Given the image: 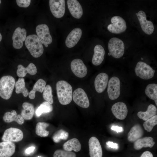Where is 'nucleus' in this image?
I'll return each mask as SVG.
<instances>
[{
  "instance_id": "nucleus-17",
  "label": "nucleus",
  "mask_w": 157,
  "mask_h": 157,
  "mask_svg": "<svg viewBox=\"0 0 157 157\" xmlns=\"http://www.w3.org/2000/svg\"><path fill=\"white\" fill-rule=\"evenodd\" d=\"M82 35L81 29L79 28L73 29L66 37L65 43L67 47L71 48L77 44Z\"/></svg>"
},
{
  "instance_id": "nucleus-28",
  "label": "nucleus",
  "mask_w": 157,
  "mask_h": 157,
  "mask_svg": "<svg viewBox=\"0 0 157 157\" xmlns=\"http://www.w3.org/2000/svg\"><path fill=\"white\" fill-rule=\"evenodd\" d=\"M157 111V109L156 107L151 104L148 106L146 111H139L137 113V115L139 118L145 121L156 115Z\"/></svg>"
},
{
  "instance_id": "nucleus-25",
  "label": "nucleus",
  "mask_w": 157,
  "mask_h": 157,
  "mask_svg": "<svg viewBox=\"0 0 157 157\" xmlns=\"http://www.w3.org/2000/svg\"><path fill=\"white\" fill-rule=\"evenodd\" d=\"M155 142L153 138L151 137H146L140 138L135 142L134 148L136 150H139L143 147H152Z\"/></svg>"
},
{
  "instance_id": "nucleus-32",
  "label": "nucleus",
  "mask_w": 157,
  "mask_h": 157,
  "mask_svg": "<svg viewBox=\"0 0 157 157\" xmlns=\"http://www.w3.org/2000/svg\"><path fill=\"white\" fill-rule=\"evenodd\" d=\"M53 109L52 104L44 101L40 104L36 110L35 114L37 117H39L42 114L51 112Z\"/></svg>"
},
{
  "instance_id": "nucleus-18",
  "label": "nucleus",
  "mask_w": 157,
  "mask_h": 157,
  "mask_svg": "<svg viewBox=\"0 0 157 157\" xmlns=\"http://www.w3.org/2000/svg\"><path fill=\"white\" fill-rule=\"evenodd\" d=\"M108 82V76L105 73L99 74L96 77L94 85L97 92L101 93L106 89Z\"/></svg>"
},
{
  "instance_id": "nucleus-19",
  "label": "nucleus",
  "mask_w": 157,
  "mask_h": 157,
  "mask_svg": "<svg viewBox=\"0 0 157 157\" xmlns=\"http://www.w3.org/2000/svg\"><path fill=\"white\" fill-rule=\"evenodd\" d=\"M68 8L72 16L77 19L80 18L83 14L82 8L76 0L67 1Z\"/></svg>"
},
{
  "instance_id": "nucleus-44",
  "label": "nucleus",
  "mask_w": 157,
  "mask_h": 157,
  "mask_svg": "<svg viewBox=\"0 0 157 157\" xmlns=\"http://www.w3.org/2000/svg\"><path fill=\"white\" fill-rule=\"evenodd\" d=\"M1 0H0V4L1 3Z\"/></svg>"
},
{
  "instance_id": "nucleus-31",
  "label": "nucleus",
  "mask_w": 157,
  "mask_h": 157,
  "mask_svg": "<svg viewBox=\"0 0 157 157\" xmlns=\"http://www.w3.org/2000/svg\"><path fill=\"white\" fill-rule=\"evenodd\" d=\"M15 92L17 94L22 93L23 96L26 97L28 95L29 92L25 87L24 79L19 78L15 83Z\"/></svg>"
},
{
  "instance_id": "nucleus-14",
  "label": "nucleus",
  "mask_w": 157,
  "mask_h": 157,
  "mask_svg": "<svg viewBox=\"0 0 157 157\" xmlns=\"http://www.w3.org/2000/svg\"><path fill=\"white\" fill-rule=\"evenodd\" d=\"M26 31L24 28H17L15 30L12 36L13 45V47L17 49L21 48L23 45V42L25 40Z\"/></svg>"
},
{
  "instance_id": "nucleus-13",
  "label": "nucleus",
  "mask_w": 157,
  "mask_h": 157,
  "mask_svg": "<svg viewBox=\"0 0 157 157\" xmlns=\"http://www.w3.org/2000/svg\"><path fill=\"white\" fill-rule=\"evenodd\" d=\"M137 15L143 31L147 34H151L154 30V25L152 22L147 20L145 13L143 10H140Z\"/></svg>"
},
{
  "instance_id": "nucleus-4",
  "label": "nucleus",
  "mask_w": 157,
  "mask_h": 157,
  "mask_svg": "<svg viewBox=\"0 0 157 157\" xmlns=\"http://www.w3.org/2000/svg\"><path fill=\"white\" fill-rule=\"evenodd\" d=\"M108 48L109 53L115 58H119L124 54V44L119 38L116 37L111 38L108 42Z\"/></svg>"
},
{
  "instance_id": "nucleus-41",
  "label": "nucleus",
  "mask_w": 157,
  "mask_h": 157,
  "mask_svg": "<svg viewBox=\"0 0 157 157\" xmlns=\"http://www.w3.org/2000/svg\"><path fill=\"white\" fill-rule=\"evenodd\" d=\"M140 157H153V156L150 152L146 151L143 152Z\"/></svg>"
},
{
  "instance_id": "nucleus-29",
  "label": "nucleus",
  "mask_w": 157,
  "mask_h": 157,
  "mask_svg": "<svg viewBox=\"0 0 157 157\" xmlns=\"http://www.w3.org/2000/svg\"><path fill=\"white\" fill-rule=\"evenodd\" d=\"M46 84V82L44 80L41 78L39 79L34 85L33 89L29 92V98L31 99H34L35 96V92L37 91L42 92Z\"/></svg>"
},
{
  "instance_id": "nucleus-27",
  "label": "nucleus",
  "mask_w": 157,
  "mask_h": 157,
  "mask_svg": "<svg viewBox=\"0 0 157 157\" xmlns=\"http://www.w3.org/2000/svg\"><path fill=\"white\" fill-rule=\"evenodd\" d=\"M63 147L64 150L71 151L72 150L78 152L81 149V144L78 140L76 138H73L65 142Z\"/></svg>"
},
{
  "instance_id": "nucleus-22",
  "label": "nucleus",
  "mask_w": 157,
  "mask_h": 157,
  "mask_svg": "<svg viewBox=\"0 0 157 157\" xmlns=\"http://www.w3.org/2000/svg\"><path fill=\"white\" fill-rule=\"evenodd\" d=\"M37 72V68L33 63H30L26 67L20 64L17 66V74L18 77L23 78L25 77L27 73L32 75H35Z\"/></svg>"
},
{
  "instance_id": "nucleus-8",
  "label": "nucleus",
  "mask_w": 157,
  "mask_h": 157,
  "mask_svg": "<svg viewBox=\"0 0 157 157\" xmlns=\"http://www.w3.org/2000/svg\"><path fill=\"white\" fill-rule=\"evenodd\" d=\"M37 36L42 44L47 47L48 45L51 44L52 41L49 29L46 24H41L38 25L36 28Z\"/></svg>"
},
{
  "instance_id": "nucleus-36",
  "label": "nucleus",
  "mask_w": 157,
  "mask_h": 157,
  "mask_svg": "<svg viewBox=\"0 0 157 157\" xmlns=\"http://www.w3.org/2000/svg\"><path fill=\"white\" fill-rule=\"evenodd\" d=\"M43 97L46 101L52 104L53 103L52 89L49 85H46L43 91Z\"/></svg>"
},
{
  "instance_id": "nucleus-37",
  "label": "nucleus",
  "mask_w": 157,
  "mask_h": 157,
  "mask_svg": "<svg viewBox=\"0 0 157 157\" xmlns=\"http://www.w3.org/2000/svg\"><path fill=\"white\" fill-rule=\"evenodd\" d=\"M53 157H76V155L72 151L58 149L54 152Z\"/></svg>"
},
{
  "instance_id": "nucleus-42",
  "label": "nucleus",
  "mask_w": 157,
  "mask_h": 157,
  "mask_svg": "<svg viewBox=\"0 0 157 157\" xmlns=\"http://www.w3.org/2000/svg\"><path fill=\"white\" fill-rule=\"evenodd\" d=\"M35 149L34 147H31L27 148L25 150V152L27 154H29L33 152Z\"/></svg>"
},
{
  "instance_id": "nucleus-40",
  "label": "nucleus",
  "mask_w": 157,
  "mask_h": 157,
  "mask_svg": "<svg viewBox=\"0 0 157 157\" xmlns=\"http://www.w3.org/2000/svg\"><path fill=\"white\" fill-rule=\"evenodd\" d=\"M111 129L112 130L115 131L117 133L122 132L123 131V129L122 127L119 126H113L111 127Z\"/></svg>"
},
{
  "instance_id": "nucleus-21",
  "label": "nucleus",
  "mask_w": 157,
  "mask_h": 157,
  "mask_svg": "<svg viewBox=\"0 0 157 157\" xmlns=\"http://www.w3.org/2000/svg\"><path fill=\"white\" fill-rule=\"evenodd\" d=\"M94 50L92 63L94 65L98 66L104 60L105 50L101 45L98 44L94 47Z\"/></svg>"
},
{
  "instance_id": "nucleus-12",
  "label": "nucleus",
  "mask_w": 157,
  "mask_h": 157,
  "mask_svg": "<svg viewBox=\"0 0 157 157\" xmlns=\"http://www.w3.org/2000/svg\"><path fill=\"white\" fill-rule=\"evenodd\" d=\"M71 68L73 74L79 78L84 77L87 73L86 67L80 59H75L72 60L71 63Z\"/></svg>"
},
{
  "instance_id": "nucleus-34",
  "label": "nucleus",
  "mask_w": 157,
  "mask_h": 157,
  "mask_svg": "<svg viewBox=\"0 0 157 157\" xmlns=\"http://www.w3.org/2000/svg\"><path fill=\"white\" fill-rule=\"evenodd\" d=\"M157 124V115L148 119L143 123L144 129L148 132L151 131L154 126Z\"/></svg>"
},
{
  "instance_id": "nucleus-39",
  "label": "nucleus",
  "mask_w": 157,
  "mask_h": 157,
  "mask_svg": "<svg viewBox=\"0 0 157 157\" xmlns=\"http://www.w3.org/2000/svg\"><path fill=\"white\" fill-rule=\"evenodd\" d=\"M106 144L109 147L113 149H117L118 148V144L113 143L112 142L108 141L106 142Z\"/></svg>"
},
{
  "instance_id": "nucleus-26",
  "label": "nucleus",
  "mask_w": 157,
  "mask_h": 157,
  "mask_svg": "<svg viewBox=\"0 0 157 157\" xmlns=\"http://www.w3.org/2000/svg\"><path fill=\"white\" fill-rule=\"evenodd\" d=\"M23 109L21 112V115L24 119L29 120L31 119L33 117L34 108L33 104L24 102L22 105Z\"/></svg>"
},
{
  "instance_id": "nucleus-1",
  "label": "nucleus",
  "mask_w": 157,
  "mask_h": 157,
  "mask_svg": "<svg viewBox=\"0 0 157 157\" xmlns=\"http://www.w3.org/2000/svg\"><path fill=\"white\" fill-rule=\"evenodd\" d=\"M56 86L59 103L63 105H66L70 103L72 98V86L66 81L61 80L57 82Z\"/></svg>"
},
{
  "instance_id": "nucleus-24",
  "label": "nucleus",
  "mask_w": 157,
  "mask_h": 157,
  "mask_svg": "<svg viewBox=\"0 0 157 157\" xmlns=\"http://www.w3.org/2000/svg\"><path fill=\"white\" fill-rule=\"evenodd\" d=\"M3 120L6 123H10L13 121L16 122L18 124L22 125L24 122V120L21 115H17L15 110H12L11 112H7L3 117Z\"/></svg>"
},
{
  "instance_id": "nucleus-33",
  "label": "nucleus",
  "mask_w": 157,
  "mask_h": 157,
  "mask_svg": "<svg viewBox=\"0 0 157 157\" xmlns=\"http://www.w3.org/2000/svg\"><path fill=\"white\" fill-rule=\"evenodd\" d=\"M49 126V124L44 122H38L36 125L35 133L38 136L41 137L47 136L49 134V132L46 129Z\"/></svg>"
},
{
  "instance_id": "nucleus-3",
  "label": "nucleus",
  "mask_w": 157,
  "mask_h": 157,
  "mask_svg": "<svg viewBox=\"0 0 157 157\" xmlns=\"http://www.w3.org/2000/svg\"><path fill=\"white\" fill-rule=\"evenodd\" d=\"M15 80L12 76H5L0 79V96L8 100L11 97L15 85Z\"/></svg>"
},
{
  "instance_id": "nucleus-2",
  "label": "nucleus",
  "mask_w": 157,
  "mask_h": 157,
  "mask_svg": "<svg viewBox=\"0 0 157 157\" xmlns=\"http://www.w3.org/2000/svg\"><path fill=\"white\" fill-rule=\"evenodd\" d=\"M26 47L34 57L40 56L44 52V48L37 35L35 34L28 36L25 40Z\"/></svg>"
},
{
  "instance_id": "nucleus-16",
  "label": "nucleus",
  "mask_w": 157,
  "mask_h": 157,
  "mask_svg": "<svg viewBox=\"0 0 157 157\" xmlns=\"http://www.w3.org/2000/svg\"><path fill=\"white\" fill-rule=\"evenodd\" d=\"M111 111L114 116L117 119L123 120L128 114V109L126 104L122 102H117L111 108Z\"/></svg>"
},
{
  "instance_id": "nucleus-7",
  "label": "nucleus",
  "mask_w": 157,
  "mask_h": 157,
  "mask_svg": "<svg viewBox=\"0 0 157 157\" xmlns=\"http://www.w3.org/2000/svg\"><path fill=\"white\" fill-rule=\"evenodd\" d=\"M107 92L109 98L114 100L117 99L120 94V81L116 76L111 77L108 82Z\"/></svg>"
},
{
  "instance_id": "nucleus-23",
  "label": "nucleus",
  "mask_w": 157,
  "mask_h": 157,
  "mask_svg": "<svg viewBox=\"0 0 157 157\" xmlns=\"http://www.w3.org/2000/svg\"><path fill=\"white\" fill-rule=\"evenodd\" d=\"M144 132L142 127L139 124H136L132 127L128 134L127 139L131 142H135L140 138Z\"/></svg>"
},
{
  "instance_id": "nucleus-5",
  "label": "nucleus",
  "mask_w": 157,
  "mask_h": 157,
  "mask_svg": "<svg viewBox=\"0 0 157 157\" xmlns=\"http://www.w3.org/2000/svg\"><path fill=\"white\" fill-rule=\"evenodd\" d=\"M135 71L137 76L144 80H148L153 78L155 72L149 65L142 61L137 63Z\"/></svg>"
},
{
  "instance_id": "nucleus-9",
  "label": "nucleus",
  "mask_w": 157,
  "mask_h": 157,
  "mask_svg": "<svg viewBox=\"0 0 157 157\" xmlns=\"http://www.w3.org/2000/svg\"><path fill=\"white\" fill-rule=\"evenodd\" d=\"M23 136V132L20 129L11 127L4 131L2 140L3 141L17 142L22 140Z\"/></svg>"
},
{
  "instance_id": "nucleus-15",
  "label": "nucleus",
  "mask_w": 157,
  "mask_h": 157,
  "mask_svg": "<svg viewBox=\"0 0 157 157\" xmlns=\"http://www.w3.org/2000/svg\"><path fill=\"white\" fill-rule=\"evenodd\" d=\"M88 145L90 157H102V147L97 138L91 137L89 140Z\"/></svg>"
},
{
  "instance_id": "nucleus-11",
  "label": "nucleus",
  "mask_w": 157,
  "mask_h": 157,
  "mask_svg": "<svg viewBox=\"0 0 157 157\" xmlns=\"http://www.w3.org/2000/svg\"><path fill=\"white\" fill-rule=\"evenodd\" d=\"M49 5L51 11L54 17L60 18L64 16L65 10L64 0H50Z\"/></svg>"
},
{
  "instance_id": "nucleus-10",
  "label": "nucleus",
  "mask_w": 157,
  "mask_h": 157,
  "mask_svg": "<svg viewBox=\"0 0 157 157\" xmlns=\"http://www.w3.org/2000/svg\"><path fill=\"white\" fill-rule=\"evenodd\" d=\"M72 99L76 104L82 108H86L89 106L90 102L88 96L84 90L81 88H78L74 91Z\"/></svg>"
},
{
  "instance_id": "nucleus-30",
  "label": "nucleus",
  "mask_w": 157,
  "mask_h": 157,
  "mask_svg": "<svg viewBox=\"0 0 157 157\" xmlns=\"http://www.w3.org/2000/svg\"><path fill=\"white\" fill-rule=\"evenodd\" d=\"M146 95L150 99L154 100L157 106V84L151 83L148 84L145 89Z\"/></svg>"
},
{
  "instance_id": "nucleus-43",
  "label": "nucleus",
  "mask_w": 157,
  "mask_h": 157,
  "mask_svg": "<svg viewBox=\"0 0 157 157\" xmlns=\"http://www.w3.org/2000/svg\"><path fill=\"white\" fill-rule=\"evenodd\" d=\"M2 39V36L0 33V42L1 41Z\"/></svg>"
},
{
  "instance_id": "nucleus-6",
  "label": "nucleus",
  "mask_w": 157,
  "mask_h": 157,
  "mask_svg": "<svg viewBox=\"0 0 157 157\" xmlns=\"http://www.w3.org/2000/svg\"><path fill=\"white\" fill-rule=\"evenodd\" d=\"M111 23L107 26L108 30L114 34H120L126 30V25L125 20L118 16H114L111 19Z\"/></svg>"
},
{
  "instance_id": "nucleus-38",
  "label": "nucleus",
  "mask_w": 157,
  "mask_h": 157,
  "mask_svg": "<svg viewBox=\"0 0 157 157\" xmlns=\"http://www.w3.org/2000/svg\"><path fill=\"white\" fill-rule=\"evenodd\" d=\"M18 6L21 7L27 8L31 3L30 0H17L16 1Z\"/></svg>"
},
{
  "instance_id": "nucleus-45",
  "label": "nucleus",
  "mask_w": 157,
  "mask_h": 157,
  "mask_svg": "<svg viewBox=\"0 0 157 157\" xmlns=\"http://www.w3.org/2000/svg\"><path fill=\"white\" fill-rule=\"evenodd\" d=\"M38 157H41V156H38Z\"/></svg>"
},
{
  "instance_id": "nucleus-20",
  "label": "nucleus",
  "mask_w": 157,
  "mask_h": 157,
  "mask_svg": "<svg viewBox=\"0 0 157 157\" xmlns=\"http://www.w3.org/2000/svg\"><path fill=\"white\" fill-rule=\"evenodd\" d=\"M15 151V145L13 142L3 141L0 142V157H10Z\"/></svg>"
},
{
  "instance_id": "nucleus-35",
  "label": "nucleus",
  "mask_w": 157,
  "mask_h": 157,
  "mask_svg": "<svg viewBox=\"0 0 157 157\" xmlns=\"http://www.w3.org/2000/svg\"><path fill=\"white\" fill-rule=\"evenodd\" d=\"M69 136L68 133L63 129L60 130L56 131L53 136L54 142L57 143L61 140H66Z\"/></svg>"
}]
</instances>
